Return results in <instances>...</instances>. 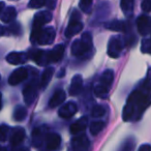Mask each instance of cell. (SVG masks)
<instances>
[{
	"label": "cell",
	"instance_id": "f546056e",
	"mask_svg": "<svg viewBox=\"0 0 151 151\" xmlns=\"http://www.w3.org/2000/svg\"><path fill=\"white\" fill-rule=\"evenodd\" d=\"M105 113H106L105 108H104L103 106L97 105V106H94V107L92 108L91 115H92V117H94V118H101L105 115Z\"/></svg>",
	"mask_w": 151,
	"mask_h": 151
},
{
	"label": "cell",
	"instance_id": "603a6c76",
	"mask_svg": "<svg viewBox=\"0 0 151 151\" xmlns=\"http://www.w3.org/2000/svg\"><path fill=\"white\" fill-rule=\"evenodd\" d=\"M113 80H114V73L112 69H107L103 73L101 77V80H99V84H101V86L106 87V88L110 89L111 87L112 83H113Z\"/></svg>",
	"mask_w": 151,
	"mask_h": 151
},
{
	"label": "cell",
	"instance_id": "1f68e13d",
	"mask_svg": "<svg viewBox=\"0 0 151 151\" xmlns=\"http://www.w3.org/2000/svg\"><path fill=\"white\" fill-rule=\"evenodd\" d=\"M92 0H80V7L85 13H90Z\"/></svg>",
	"mask_w": 151,
	"mask_h": 151
},
{
	"label": "cell",
	"instance_id": "277c9868",
	"mask_svg": "<svg viewBox=\"0 0 151 151\" xmlns=\"http://www.w3.org/2000/svg\"><path fill=\"white\" fill-rule=\"evenodd\" d=\"M67 151H90V141L85 134L73 137Z\"/></svg>",
	"mask_w": 151,
	"mask_h": 151
},
{
	"label": "cell",
	"instance_id": "74e56055",
	"mask_svg": "<svg viewBox=\"0 0 151 151\" xmlns=\"http://www.w3.org/2000/svg\"><path fill=\"white\" fill-rule=\"evenodd\" d=\"M4 7H5V3L3 1H0V15H1L3 9H4Z\"/></svg>",
	"mask_w": 151,
	"mask_h": 151
},
{
	"label": "cell",
	"instance_id": "ffe728a7",
	"mask_svg": "<svg viewBox=\"0 0 151 151\" xmlns=\"http://www.w3.org/2000/svg\"><path fill=\"white\" fill-rule=\"evenodd\" d=\"M28 6L30 9H40L47 6L50 9H54L56 6V0H30Z\"/></svg>",
	"mask_w": 151,
	"mask_h": 151
},
{
	"label": "cell",
	"instance_id": "2e32d148",
	"mask_svg": "<svg viewBox=\"0 0 151 151\" xmlns=\"http://www.w3.org/2000/svg\"><path fill=\"white\" fill-rule=\"evenodd\" d=\"M83 88V79L81 75H76L73 79H71L70 86H69V94L71 96H76L79 95Z\"/></svg>",
	"mask_w": 151,
	"mask_h": 151
},
{
	"label": "cell",
	"instance_id": "ba28073f",
	"mask_svg": "<svg viewBox=\"0 0 151 151\" xmlns=\"http://www.w3.org/2000/svg\"><path fill=\"white\" fill-rule=\"evenodd\" d=\"M61 144V138L58 134H47V137L45 139V145H46L47 151H56L60 147Z\"/></svg>",
	"mask_w": 151,
	"mask_h": 151
},
{
	"label": "cell",
	"instance_id": "8d00e7d4",
	"mask_svg": "<svg viewBox=\"0 0 151 151\" xmlns=\"http://www.w3.org/2000/svg\"><path fill=\"white\" fill-rule=\"evenodd\" d=\"M151 150V147L149 144H143L142 146L139 148L138 151H150Z\"/></svg>",
	"mask_w": 151,
	"mask_h": 151
},
{
	"label": "cell",
	"instance_id": "30bf717a",
	"mask_svg": "<svg viewBox=\"0 0 151 151\" xmlns=\"http://www.w3.org/2000/svg\"><path fill=\"white\" fill-rule=\"evenodd\" d=\"M48 134V128L46 126H40L36 127L32 132V144L34 147H40L44 145L45 139Z\"/></svg>",
	"mask_w": 151,
	"mask_h": 151
},
{
	"label": "cell",
	"instance_id": "4dcf8cb0",
	"mask_svg": "<svg viewBox=\"0 0 151 151\" xmlns=\"http://www.w3.org/2000/svg\"><path fill=\"white\" fill-rule=\"evenodd\" d=\"M21 33V26L18 23L12 24L9 27H5V34H19Z\"/></svg>",
	"mask_w": 151,
	"mask_h": 151
},
{
	"label": "cell",
	"instance_id": "d4e9b609",
	"mask_svg": "<svg viewBox=\"0 0 151 151\" xmlns=\"http://www.w3.org/2000/svg\"><path fill=\"white\" fill-rule=\"evenodd\" d=\"M53 73H54V68H52V67H48L44 70L42 78H40V86L42 88H46L48 86V84L50 83L51 79L53 77Z\"/></svg>",
	"mask_w": 151,
	"mask_h": 151
},
{
	"label": "cell",
	"instance_id": "484cf974",
	"mask_svg": "<svg viewBox=\"0 0 151 151\" xmlns=\"http://www.w3.org/2000/svg\"><path fill=\"white\" fill-rule=\"evenodd\" d=\"M106 28L113 31H124L125 30V23L123 21H119V20H113L111 22H108L106 24Z\"/></svg>",
	"mask_w": 151,
	"mask_h": 151
},
{
	"label": "cell",
	"instance_id": "ac0fdd59",
	"mask_svg": "<svg viewBox=\"0 0 151 151\" xmlns=\"http://www.w3.org/2000/svg\"><path fill=\"white\" fill-rule=\"evenodd\" d=\"M65 99H66V94H65L64 90L62 89H57L54 93H53L52 97H51L50 101H49V106L51 108H56L58 106L62 105L64 103Z\"/></svg>",
	"mask_w": 151,
	"mask_h": 151
},
{
	"label": "cell",
	"instance_id": "44dd1931",
	"mask_svg": "<svg viewBox=\"0 0 151 151\" xmlns=\"http://www.w3.org/2000/svg\"><path fill=\"white\" fill-rule=\"evenodd\" d=\"M17 17V11L14 6H7L4 7V9L2 11L0 18H1V21L3 23H11Z\"/></svg>",
	"mask_w": 151,
	"mask_h": 151
},
{
	"label": "cell",
	"instance_id": "5bb4252c",
	"mask_svg": "<svg viewBox=\"0 0 151 151\" xmlns=\"http://www.w3.org/2000/svg\"><path fill=\"white\" fill-rule=\"evenodd\" d=\"M64 54V46L63 45H57L51 51H47V57L48 62H58L61 60Z\"/></svg>",
	"mask_w": 151,
	"mask_h": 151
},
{
	"label": "cell",
	"instance_id": "6da1fadb",
	"mask_svg": "<svg viewBox=\"0 0 151 151\" xmlns=\"http://www.w3.org/2000/svg\"><path fill=\"white\" fill-rule=\"evenodd\" d=\"M150 104L149 96V85L147 84L144 89L134 90L127 99L126 105L122 112V119L124 121L130 120H139L146 108Z\"/></svg>",
	"mask_w": 151,
	"mask_h": 151
},
{
	"label": "cell",
	"instance_id": "4fadbf2b",
	"mask_svg": "<svg viewBox=\"0 0 151 151\" xmlns=\"http://www.w3.org/2000/svg\"><path fill=\"white\" fill-rule=\"evenodd\" d=\"M77 112H78V106L76 105L73 101H68V103L64 104V105L59 109L58 115L60 116L61 118L67 119V118L73 117Z\"/></svg>",
	"mask_w": 151,
	"mask_h": 151
},
{
	"label": "cell",
	"instance_id": "e0dca14e",
	"mask_svg": "<svg viewBox=\"0 0 151 151\" xmlns=\"http://www.w3.org/2000/svg\"><path fill=\"white\" fill-rule=\"evenodd\" d=\"M28 56L27 54L22 52H12L9 53L6 56V61L9 64L13 65H19V64H23L24 62H26Z\"/></svg>",
	"mask_w": 151,
	"mask_h": 151
},
{
	"label": "cell",
	"instance_id": "4316f807",
	"mask_svg": "<svg viewBox=\"0 0 151 151\" xmlns=\"http://www.w3.org/2000/svg\"><path fill=\"white\" fill-rule=\"evenodd\" d=\"M26 116H27V110H26L25 107H23V106H18V107L15 108L13 117L16 121H23L26 118Z\"/></svg>",
	"mask_w": 151,
	"mask_h": 151
},
{
	"label": "cell",
	"instance_id": "3957f363",
	"mask_svg": "<svg viewBox=\"0 0 151 151\" xmlns=\"http://www.w3.org/2000/svg\"><path fill=\"white\" fill-rule=\"evenodd\" d=\"M83 29V24L81 22V16L79 14V12L73 11V14L70 16V20H69V23L67 25L66 29H65V36L66 37H71V36L76 35L77 33L81 31Z\"/></svg>",
	"mask_w": 151,
	"mask_h": 151
},
{
	"label": "cell",
	"instance_id": "7a4b0ae2",
	"mask_svg": "<svg viewBox=\"0 0 151 151\" xmlns=\"http://www.w3.org/2000/svg\"><path fill=\"white\" fill-rule=\"evenodd\" d=\"M92 48V36L89 32L83 33L82 37L80 40H77L71 45V54L73 56L81 57L89 52Z\"/></svg>",
	"mask_w": 151,
	"mask_h": 151
},
{
	"label": "cell",
	"instance_id": "d590c367",
	"mask_svg": "<svg viewBox=\"0 0 151 151\" xmlns=\"http://www.w3.org/2000/svg\"><path fill=\"white\" fill-rule=\"evenodd\" d=\"M134 142H129V141H127V142L123 145L121 151H132L134 150Z\"/></svg>",
	"mask_w": 151,
	"mask_h": 151
},
{
	"label": "cell",
	"instance_id": "d6986e66",
	"mask_svg": "<svg viewBox=\"0 0 151 151\" xmlns=\"http://www.w3.org/2000/svg\"><path fill=\"white\" fill-rule=\"evenodd\" d=\"M25 130L22 127H16L12 130L11 134V144L13 146H18L20 145L25 139Z\"/></svg>",
	"mask_w": 151,
	"mask_h": 151
},
{
	"label": "cell",
	"instance_id": "836d02e7",
	"mask_svg": "<svg viewBox=\"0 0 151 151\" xmlns=\"http://www.w3.org/2000/svg\"><path fill=\"white\" fill-rule=\"evenodd\" d=\"M150 47H151V42L149 38H145L142 40V46H141V51L145 54H149L150 53Z\"/></svg>",
	"mask_w": 151,
	"mask_h": 151
},
{
	"label": "cell",
	"instance_id": "cb8c5ba5",
	"mask_svg": "<svg viewBox=\"0 0 151 151\" xmlns=\"http://www.w3.org/2000/svg\"><path fill=\"white\" fill-rule=\"evenodd\" d=\"M120 6L123 12V14L127 17H130L134 12V0H121L120 1Z\"/></svg>",
	"mask_w": 151,
	"mask_h": 151
},
{
	"label": "cell",
	"instance_id": "52a82bcc",
	"mask_svg": "<svg viewBox=\"0 0 151 151\" xmlns=\"http://www.w3.org/2000/svg\"><path fill=\"white\" fill-rule=\"evenodd\" d=\"M37 95V88L33 82H30L23 89V99L27 106H31Z\"/></svg>",
	"mask_w": 151,
	"mask_h": 151
},
{
	"label": "cell",
	"instance_id": "8fae6325",
	"mask_svg": "<svg viewBox=\"0 0 151 151\" xmlns=\"http://www.w3.org/2000/svg\"><path fill=\"white\" fill-rule=\"evenodd\" d=\"M53 16L52 13L49 11L40 12L34 16L33 23H32V28H42L45 24L49 23L52 20Z\"/></svg>",
	"mask_w": 151,
	"mask_h": 151
},
{
	"label": "cell",
	"instance_id": "8992f818",
	"mask_svg": "<svg viewBox=\"0 0 151 151\" xmlns=\"http://www.w3.org/2000/svg\"><path fill=\"white\" fill-rule=\"evenodd\" d=\"M55 36H56V31L53 27L42 28L36 38L35 44L42 45V46L52 45V42L55 40Z\"/></svg>",
	"mask_w": 151,
	"mask_h": 151
},
{
	"label": "cell",
	"instance_id": "60d3db41",
	"mask_svg": "<svg viewBox=\"0 0 151 151\" xmlns=\"http://www.w3.org/2000/svg\"><path fill=\"white\" fill-rule=\"evenodd\" d=\"M0 151H7L5 148H0Z\"/></svg>",
	"mask_w": 151,
	"mask_h": 151
},
{
	"label": "cell",
	"instance_id": "83f0119b",
	"mask_svg": "<svg viewBox=\"0 0 151 151\" xmlns=\"http://www.w3.org/2000/svg\"><path fill=\"white\" fill-rule=\"evenodd\" d=\"M106 124L104 121H94L90 124V132L93 136H97L105 128Z\"/></svg>",
	"mask_w": 151,
	"mask_h": 151
},
{
	"label": "cell",
	"instance_id": "ab89813d",
	"mask_svg": "<svg viewBox=\"0 0 151 151\" xmlns=\"http://www.w3.org/2000/svg\"><path fill=\"white\" fill-rule=\"evenodd\" d=\"M2 107V99H1V93H0V109Z\"/></svg>",
	"mask_w": 151,
	"mask_h": 151
},
{
	"label": "cell",
	"instance_id": "f35d334b",
	"mask_svg": "<svg viewBox=\"0 0 151 151\" xmlns=\"http://www.w3.org/2000/svg\"><path fill=\"white\" fill-rule=\"evenodd\" d=\"M3 34H5V27L0 25V36L3 35Z\"/></svg>",
	"mask_w": 151,
	"mask_h": 151
},
{
	"label": "cell",
	"instance_id": "e575fe53",
	"mask_svg": "<svg viewBox=\"0 0 151 151\" xmlns=\"http://www.w3.org/2000/svg\"><path fill=\"white\" fill-rule=\"evenodd\" d=\"M141 6H142L143 11L146 12V13H149L151 9V1L150 0H143Z\"/></svg>",
	"mask_w": 151,
	"mask_h": 151
},
{
	"label": "cell",
	"instance_id": "d6a6232c",
	"mask_svg": "<svg viewBox=\"0 0 151 151\" xmlns=\"http://www.w3.org/2000/svg\"><path fill=\"white\" fill-rule=\"evenodd\" d=\"M9 127L5 124L3 125H0V141L1 142H4L6 140L7 136H9Z\"/></svg>",
	"mask_w": 151,
	"mask_h": 151
},
{
	"label": "cell",
	"instance_id": "9a60e30c",
	"mask_svg": "<svg viewBox=\"0 0 151 151\" xmlns=\"http://www.w3.org/2000/svg\"><path fill=\"white\" fill-rule=\"evenodd\" d=\"M28 57L32 59L34 62H36L38 65H46L48 64V57H47V51H42L35 49V50H31L29 52Z\"/></svg>",
	"mask_w": 151,
	"mask_h": 151
},
{
	"label": "cell",
	"instance_id": "f1b7e54d",
	"mask_svg": "<svg viewBox=\"0 0 151 151\" xmlns=\"http://www.w3.org/2000/svg\"><path fill=\"white\" fill-rule=\"evenodd\" d=\"M94 93L97 97H101V99H106L108 96V93H109V89L106 88V87L101 86V84L97 83L96 86L94 87Z\"/></svg>",
	"mask_w": 151,
	"mask_h": 151
},
{
	"label": "cell",
	"instance_id": "7c38bea8",
	"mask_svg": "<svg viewBox=\"0 0 151 151\" xmlns=\"http://www.w3.org/2000/svg\"><path fill=\"white\" fill-rule=\"evenodd\" d=\"M137 29L138 32L143 36H146L150 33V19L148 16H139L137 19Z\"/></svg>",
	"mask_w": 151,
	"mask_h": 151
},
{
	"label": "cell",
	"instance_id": "9c48e42d",
	"mask_svg": "<svg viewBox=\"0 0 151 151\" xmlns=\"http://www.w3.org/2000/svg\"><path fill=\"white\" fill-rule=\"evenodd\" d=\"M28 77V71L25 67H19L18 69L14 70L12 73V75L9 78V83L12 86H16V85L20 84L21 82H23L24 80H26Z\"/></svg>",
	"mask_w": 151,
	"mask_h": 151
},
{
	"label": "cell",
	"instance_id": "5b68a950",
	"mask_svg": "<svg viewBox=\"0 0 151 151\" xmlns=\"http://www.w3.org/2000/svg\"><path fill=\"white\" fill-rule=\"evenodd\" d=\"M123 50V42L119 36H112L108 42V55L111 58H118Z\"/></svg>",
	"mask_w": 151,
	"mask_h": 151
},
{
	"label": "cell",
	"instance_id": "7402d4cb",
	"mask_svg": "<svg viewBox=\"0 0 151 151\" xmlns=\"http://www.w3.org/2000/svg\"><path fill=\"white\" fill-rule=\"evenodd\" d=\"M87 123H88V119L86 117H82L76 121L75 123H73L70 125V134H78L80 132H82L83 130H85V128L87 127Z\"/></svg>",
	"mask_w": 151,
	"mask_h": 151
}]
</instances>
